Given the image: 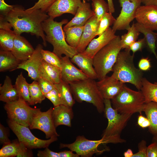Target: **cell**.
<instances>
[{
    "label": "cell",
    "mask_w": 157,
    "mask_h": 157,
    "mask_svg": "<svg viewBox=\"0 0 157 157\" xmlns=\"http://www.w3.org/2000/svg\"><path fill=\"white\" fill-rule=\"evenodd\" d=\"M69 84L75 100L79 103L85 101L91 103L96 107L99 113L104 112V99L95 80L88 78L73 82Z\"/></svg>",
    "instance_id": "5b68a950"
},
{
    "label": "cell",
    "mask_w": 157,
    "mask_h": 157,
    "mask_svg": "<svg viewBox=\"0 0 157 157\" xmlns=\"http://www.w3.org/2000/svg\"><path fill=\"white\" fill-rule=\"evenodd\" d=\"M0 142L3 145L11 142L8 138L7 129L1 124H0Z\"/></svg>",
    "instance_id": "bcb514c9"
},
{
    "label": "cell",
    "mask_w": 157,
    "mask_h": 157,
    "mask_svg": "<svg viewBox=\"0 0 157 157\" xmlns=\"http://www.w3.org/2000/svg\"><path fill=\"white\" fill-rule=\"evenodd\" d=\"M84 26H73L63 29L65 35L67 43L70 46L76 49L81 39Z\"/></svg>",
    "instance_id": "1f68e13d"
},
{
    "label": "cell",
    "mask_w": 157,
    "mask_h": 157,
    "mask_svg": "<svg viewBox=\"0 0 157 157\" xmlns=\"http://www.w3.org/2000/svg\"><path fill=\"white\" fill-rule=\"evenodd\" d=\"M138 66L139 69L142 71H148L151 67L150 60L147 57L142 58L140 60Z\"/></svg>",
    "instance_id": "f6af8a7d"
},
{
    "label": "cell",
    "mask_w": 157,
    "mask_h": 157,
    "mask_svg": "<svg viewBox=\"0 0 157 157\" xmlns=\"http://www.w3.org/2000/svg\"><path fill=\"white\" fill-rule=\"evenodd\" d=\"M140 91L144 97L146 103L151 101L157 103V81L152 83L143 77Z\"/></svg>",
    "instance_id": "d6a6232c"
},
{
    "label": "cell",
    "mask_w": 157,
    "mask_h": 157,
    "mask_svg": "<svg viewBox=\"0 0 157 157\" xmlns=\"http://www.w3.org/2000/svg\"><path fill=\"white\" fill-rule=\"evenodd\" d=\"M37 156L39 157H59L58 152L52 151L48 147L45 148L43 151H38Z\"/></svg>",
    "instance_id": "c3c4849f"
},
{
    "label": "cell",
    "mask_w": 157,
    "mask_h": 157,
    "mask_svg": "<svg viewBox=\"0 0 157 157\" xmlns=\"http://www.w3.org/2000/svg\"><path fill=\"white\" fill-rule=\"evenodd\" d=\"M94 15L90 3L83 0L74 17L64 26L63 29L73 26L85 25L88 20Z\"/></svg>",
    "instance_id": "44dd1931"
},
{
    "label": "cell",
    "mask_w": 157,
    "mask_h": 157,
    "mask_svg": "<svg viewBox=\"0 0 157 157\" xmlns=\"http://www.w3.org/2000/svg\"><path fill=\"white\" fill-rule=\"evenodd\" d=\"M133 154L132 150L130 149H128L124 154V155L125 157H132Z\"/></svg>",
    "instance_id": "9f6ffc18"
},
{
    "label": "cell",
    "mask_w": 157,
    "mask_h": 157,
    "mask_svg": "<svg viewBox=\"0 0 157 157\" xmlns=\"http://www.w3.org/2000/svg\"><path fill=\"white\" fill-rule=\"evenodd\" d=\"M73 151H64L58 152L59 157H79L80 156L77 154H74Z\"/></svg>",
    "instance_id": "816d5d0a"
},
{
    "label": "cell",
    "mask_w": 157,
    "mask_h": 157,
    "mask_svg": "<svg viewBox=\"0 0 157 157\" xmlns=\"http://www.w3.org/2000/svg\"><path fill=\"white\" fill-rule=\"evenodd\" d=\"M68 22L66 19L57 22L49 17L42 23L47 41L52 44L53 47V52L60 58L64 54L71 58L78 53L76 49L69 45L66 40L62 26Z\"/></svg>",
    "instance_id": "7a4b0ae2"
},
{
    "label": "cell",
    "mask_w": 157,
    "mask_h": 157,
    "mask_svg": "<svg viewBox=\"0 0 157 157\" xmlns=\"http://www.w3.org/2000/svg\"><path fill=\"white\" fill-rule=\"evenodd\" d=\"M37 81L44 95L55 88L54 84L42 78H39Z\"/></svg>",
    "instance_id": "b9f144b4"
},
{
    "label": "cell",
    "mask_w": 157,
    "mask_h": 157,
    "mask_svg": "<svg viewBox=\"0 0 157 157\" xmlns=\"http://www.w3.org/2000/svg\"><path fill=\"white\" fill-rule=\"evenodd\" d=\"M109 7V12L112 13L115 12V9L113 0H107Z\"/></svg>",
    "instance_id": "db71d44e"
},
{
    "label": "cell",
    "mask_w": 157,
    "mask_h": 157,
    "mask_svg": "<svg viewBox=\"0 0 157 157\" xmlns=\"http://www.w3.org/2000/svg\"><path fill=\"white\" fill-rule=\"evenodd\" d=\"M122 9L112 28L115 32L127 29L130 23L135 18L136 10L140 6L141 0H119Z\"/></svg>",
    "instance_id": "8fae6325"
},
{
    "label": "cell",
    "mask_w": 157,
    "mask_h": 157,
    "mask_svg": "<svg viewBox=\"0 0 157 157\" xmlns=\"http://www.w3.org/2000/svg\"><path fill=\"white\" fill-rule=\"evenodd\" d=\"M40 78L46 79L54 84L61 81V68L48 63L43 60L40 70Z\"/></svg>",
    "instance_id": "d4e9b609"
},
{
    "label": "cell",
    "mask_w": 157,
    "mask_h": 157,
    "mask_svg": "<svg viewBox=\"0 0 157 157\" xmlns=\"http://www.w3.org/2000/svg\"></svg>",
    "instance_id": "94428289"
},
{
    "label": "cell",
    "mask_w": 157,
    "mask_h": 157,
    "mask_svg": "<svg viewBox=\"0 0 157 157\" xmlns=\"http://www.w3.org/2000/svg\"><path fill=\"white\" fill-rule=\"evenodd\" d=\"M146 45V41L144 37L132 44L130 46L129 49L133 52V54L134 55L136 52L141 51Z\"/></svg>",
    "instance_id": "7bdbcfd3"
},
{
    "label": "cell",
    "mask_w": 157,
    "mask_h": 157,
    "mask_svg": "<svg viewBox=\"0 0 157 157\" xmlns=\"http://www.w3.org/2000/svg\"><path fill=\"white\" fill-rule=\"evenodd\" d=\"M137 22L152 31H157V6L152 5L140 6L135 18Z\"/></svg>",
    "instance_id": "5bb4252c"
},
{
    "label": "cell",
    "mask_w": 157,
    "mask_h": 157,
    "mask_svg": "<svg viewBox=\"0 0 157 157\" xmlns=\"http://www.w3.org/2000/svg\"><path fill=\"white\" fill-rule=\"evenodd\" d=\"M16 35L30 33L42 39L43 45L47 46L46 35L42 23L49 16L40 9H25L22 6L14 5L13 8L5 17Z\"/></svg>",
    "instance_id": "6da1fadb"
},
{
    "label": "cell",
    "mask_w": 157,
    "mask_h": 157,
    "mask_svg": "<svg viewBox=\"0 0 157 157\" xmlns=\"http://www.w3.org/2000/svg\"><path fill=\"white\" fill-rule=\"evenodd\" d=\"M111 100L113 108L121 113L141 114L146 104L144 97L140 90H133L126 85Z\"/></svg>",
    "instance_id": "8992f818"
},
{
    "label": "cell",
    "mask_w": 157,
    "mask_h": 157,
    "mask_svg": "<svg viewBox=\"0 0 157 157\" xmlns=\"http://www.w3.org/2000/svg\"><path fill=\"white\" fill-rule=\"evenodd\" d=\"M54 85L60 95L61 105L72 108L75 102L69 84L61 80Z\"/></svg>",
    "instance_id": "83f0119b"
},
{
    "label": "cell",
    "mask_w": 157,
    "mask_h": 157,
    "mask_svg": "<svg viewBox=\"0 0 157 157\" xmlns=\"http://www.w3.org/2000/svg\"><path fill=\"white\" fill-rule=\"evenodd\" d=\"M125 83L113 77L106 76L97 82L98 88L104 99L111 100L122 90Z\"/></svg>",
    "instance_id": "9a60e30c"
},
{
    "label": "cell",
    "mask_w": 157,
    "mask_h": 157,
    "mask_svg": "<svg viewBox=\"0 0 157 157\" xmlns=\"http://www.w3.org/2000/svg\"><path fill=\"white\" fill-rule=\"evenodd\" d=\"M43 46L38 44L31 56L27 60L22 61L15 69H22L26 71L28 76L34 81L40 78V73L43 59L41 53Z\"/></svg>",
    "instance_id": "4fadbf2b"
},
{
    "label": "cell",
    "mask_w": 157,
    "mask_h": 157,
    "mask_svg": "<svg viewBox=\"0 0 157 157\" xmlns=\"http://www.w3.org/2000/svg\"><path fill=\"white\" fill-rule=\"evenodd\" d=\"M35 49L25 38L21 35H16L11 51L18 60L21 62L27 60L33 54Z\"/></svg>",
    "instance_id": "ffe728a7"
},
{
    "label": "cell",
    "mask_w": 157,
    "mask_h": 157,
    "mask_svg": "<svg viewBox=\"0 0 157 157\" xmlns=\"http://www.w3.org/2000/svg\"><path fill=\"white\" fill-rule=\"evenodd\" d=\"M72 62L76 64L80 69L89 78L95 80L97 76L93 66V58L78 53L70 59Z\"/></svg>",
    "instance_id": "cb8c5ba5"
},
{
    "label": "cell",
    "mask_w": 157,
    "mask_h": 157,
    "mask_svg": "<svg viewBox=\"0 0 157 157\" xmlns=\"http://www.w3.org/2000/svg\"><path fill=\"white\" fill-rule=\"evenodd\" d=\"M112 28L109 27L97 38L93 39L82 53L84 55L93 58L95 54L101 49L116 37Z\"/></svg>",
    "instance_id": "d6986e66"
},
{
    "label": "cell",
    "mask_w": 157,
    "mask_h": 157,
    "mask_svg": "<svg viewBox=\"0 0 157 157\" xmlns=\"http://www.w3.org/2000/svg\"><path fill=\"white\" fill-rule=\"evenodd\" d=\"M69 58L65 56L60 58L61 80L69 84L88 78L86 75L72 64Z\"/></svg>",
    "instance_id": "e0dca14e"
},
{
    "label": "cell",
    "mask_w": 157,
    "mask_h": 157,
    "mask_svg": "<svg viewBox=\"0 0 157 157\" xmlns=\"http://www.w3.org/2000/svg\"><path fill=\"white\" fill-rule=\"evenodd\" d=\"M29 91L31 99L33 105L41 103L46 98L38 81H34L29 84Z\"/></svg>",
    "instance_id": "d590c367"
},
{
    "label": "cell",
    "mask_w": 157,
    "mask_h": 157,
    "mask_svg": "<svg viewBox=\"0 0 157 157\" xmlns=\"http://www.w3.org/2000/svg\"><path fill=\"white\" fill-rule=\"evenodd\" d=\"M44 96L46 98L52 102L54 107L61 105L60 95L56 88L44 95Z\"/></svg>",
    "instance_id": "60d3db41"
},
{
    "label": "cell",
    "mask_w": 157,
    "mask_h": 157,
    "mask_svg": "<svg viewBox=\"0 0 157 157\" xmlns=\"http://www.w3.org/2000/svg\"><path fill=\"white\" fill-rule=\"evenodd\" d=\"M147 117L143 116L141 114L138 116L137 123L138 125L140 126L141 124L146 119Z\"/></svg>",
    "instance_id": "11a10c76"
},
{
    "label": "cell",
    "mask_w": 157,
    "mask_h": 157,
    "mask_svg": "<svg viewBox=\"0 0 157 157\" xmlns=\"http://www.w3.org/2000/svg\"><path fill=\"white\" fill-rule=\"evenodd\" d=\"M143 111L150 122L149 131L154 135H157V103L153 101L146 103Z\"/></svg>",
    "instance_id": "f1b7e54d"
},
{
    "label": "cell",
    "mask_w": 157,
    "mask_h": 157,
    "mask_svg": "<svg viewBox=\"0 0 157 157\" xmlns=\"http://www.w3.org/2000/svg\"><path fill=\"white\" fill-rule=\"evenodd\" d=\"M16 35L13 30L0 29L1 50L11 51L13 48Z\"/></svg>",
    "instance_id": "836d02e7"
},
{
    "label": "cell",
    "mask_w": 157,
    "mask_h": 157,
    "mask_svg": "<svg viewBox=\"0 0 157 157\" xmlns=\"http://www.w3.org/2000/svg\"><path fill=\"white\" fill-rule=\"evenodd\" d=\"M134 56L131 54L129 49L120 51L113 67L111 76L124 83L133 84L138 90H140L143 73L135 66Z\"/></svg>",
    "instance_id": "3957f363"
},
{
    "label": "cell",
    "mask_w": 157,
    "mask_h": 157,
    "mask_svg": "<svg viewBox=\"0 0 157 157\" xmlns=\"http://www.w3.org/2000/svg\"><path fill=\"white\" fill-rule=\"evenodd\" d=\"M53 108L51 107L45 112H42L38 108L34 114L31 125L30 129H38L45 134L46 138L59 136L57 133L52 115Z\"/></svg>",
    "instance_id": "7c38bea8"
},
{
    "label": "cell",
    "mask_w": 157,
    "mask_h": 157,
    "mask_svg": "<svg viewBox=\"0 0 157 157\" xmlns=\"http://www.w3.org/2000/svg\"><path fill=\"white\" fill-rule=\"evenodd\" d=\"M115 20L112 13L109 12L106 13L100 21L97 35L99 36L102 34L110 26L113 24Z\"/></svg>",
    "instance_id": "74e56055"
},
{
    "label": "cell",
    "mask_w": 157,
    "mask_h": 157,
    "mask_svg": "<svg viewBox=\"0 0 157 157\" xmlns=\"http://www.w3.org/2000/svg\"><path fill=\"white\" fill-rule=\"evenodd\" d=\"M19 98L18 93L14 85H12L11 79L6 76L3 84L0 85V100L7 103Z\"/></svg>",
    "instance_id": "484cf974"
},
{
    "label": "cell",
    "mask_w": 157,
    "mask_h": 157,
    "mask_svg": "<svg viewBox=\"0 0 157 157\" xmlns=\"http://www.w3.org/2000/svg\"><path fill=\"white\" fill-rule=\"evenodd\" d=\"M12 27L5 17L0 15V29L11 30Z\"/></svg>",
    "instance_id": "f907efd6"
},
{
    "label": "cell",
    "mask_w": 157,
    "mask_h": 157,
    "mask_svg": "<svg viewBox=\"0 0 157 157\" xmlns=\"http://www.w3.org/2000/svg\"><path fill=\"white\" fill-rule=\"evenodd\" d=\"M110 100L104 99V112L108 120V124L102 136L112 138L119 143L125 142L126 140L121 138L120 134L133 114L119 113L112 106Z\"/></svg>",
    "instance_id": "52a82bcc"
},
{
    "label": "cell",
    "mask_w": 157,
    "mask_h": 157,
    "mask_svg": "<svg viewBox=\"0 0 157 157\" xmlns=\"http://www.w3.org/2000/svg\"><path fill=\"white\" fill-rule=\"evenodd\" d=\"M122 49L119 35L112 40L99 50L93 58V66L99 80L104 78L112 71L118 56Z\"/></svg>",
    "instance_id": "277c9868"
},
{
    "label": "cell",
    "mask_w": 157,
    "mask_h": 157,
    "mask_svg": "<svg viewBox=\"0 0 157 157\" xmlns=\"http://www.w3.org/2000/svg\"><path fill=\"white\" fill-rule=\"evenodd\" d=\"M108 143H114L113 140L109 137H102L99 140H92L86 139L83 135L77 136L75 141L71 144L60 143V148H67L82 157H90L94 154H100L104 152L108 151L105 148L99 149L102 144Z\"/></svg>",
    "instance_id": "ba28073f"
},
{
    "label": "cell",
    "mask_w": 157,
    "mask_h": 157,
    "mask_svg": "<svg viewBox=\"0 0 157 157\" xmlns=\"http://www.w3.org/2000/svg\"><path fill=\"white\" fill-rule=\"evenodd\" d=\"M147 157H157V143L152 142L147 147Z\"/></svg>",
    "instance_id": "681fc988"
},
{
    "label": "cell",
    "mask_w": 157,
    "mask_h": 157,
    "mask_svg": "<svg viewBox=\"0 0 157 157\" xmlns=\"http://www.w3.org/2000/svg\"><path fill=\"white\" fill-rule=\"evenodd\" d=\"M99 22L94 15L85 24L81 39L76 49L78 53L83 52L90 42L97 36Z\"/></svg>",
    "instance_id": "ac0fdd59"
},
{
    "label": "cell",
    "mask_w": 157,
    "mask_h": 157,
    "mask_svg": "<svg viewBox=\"0 0 157 157\" xmlns=\"http://www.w3.org/2000/svg\"><path fill=\"white\" fill-rule=\"evenodd\" d=\"M8 124L17 137L19 141L29 149L45 148L58 140L57 137L54 136L47 140H43L35 137L29 127L8 121Z\"/></svg>",
    "instance_id": "30bf717a"
},
{
    "label": "cell",
    "mask_w": 157,
    "mask_h": 157,
    "mask_svg": "<svg viewBox=\"0 0 157 157\" xmlns=\"http://www.w3.org/2000/svg\"><path fill=\"white\" fill-rule=\"evenodd\" d=\"M82 1L81 0H56L47 13L49 17L53 19L65 13L75 15Z\"/></svg>",
    "instance_id": "2e32d148"
},
{
    "label": "cell",
    "mask_w": 157,
    "mask_h": 157,
    "mask_svg": "<svg viewBox=\"0 0 157 157\" xmlns=\"http://www.w3.org/2000/svg\"><path fill=\"white\" fill-rule=\"evenodd\" d=\"M85 0V1H90L91 0Z\"/></svg>",
    "instance_id": "680465c9"
},
{
    "label": "cell",
    "mask_w": 157,
    "mask_h": 157,
    "mask_svg": "<svg viewBox=\"0 0 157 157\" xmlns=\"http://www.w3.org/2000/svg\"><path fill=\"white\" fill-rule=\"evenodd\" d=\"M127 30V33L122 35L120 40L122 49H129L130 45L137 40L140 33L136 28L134 23Z\"/></svg>",
    "instance_id": "e575fe53"
},
{
    "label": "cell",
    "mask_w": 157,
    "mask_h": 157,
    "mask_svg": "<svg viewBox=\"0 0 157 157\" xmlns=\"http://www.w3.org/2000/svg\"><path fill=\"white\" fill-rule=\"evenodd\" d=\"M29 85V84L24 77L22 72H21L16 78L14 86L18 93L19 98L23 99L29 105H33L30 95Z\"/></svg>",
    "instance_id": "4dcf8cb0"
},
{
    "label": "cell",
    "mask_w": 157,
    "mask_h": 157,
    "mask_svg": "<svg viewBox=\"0 0 157 157\" xmlns=\"http://www.w3.org/2000/svg\"><path fill=\"white\" fill-rule=\"evenodd\" d=\"M135 25L138 31L144 35L146 46L150 52L154 55L157 61V54L156 51L157 33H154L153 31L146 28L138 22L135 23Z\"/></svg>",
    "instance_id": "f546056e"
},
{
    "label": "cell",
    "mask_w": 157,
    "mask_h": 157,
    "mask_svg": "<svg viewBox=\"0 0 157 157\" xmlns=\"http://www.w3.org/2000/svg\"><path fill=\"white\" fill-rule=\"evenodd\" d=\"M92 10L97 20L100 21L103 16L109 12L108 3L104 0H92Z\"/></svg>",
    "instance_id": "8d00e7d4"
},
{
    "label": "cell",
    "mask_w": 157,
    "mask_h": 157,
    "mask_svg": "<svg viewBox=\"0 0 157 157\" xmlns=\"http://www.w3.org/2000/svg\"><path fill=\"white\" fill-rule=\"evenodd\" d=\"M56 0H38L30 9H40L42 12L47 13L48 10Z\"/></svg>",
    "instance_id": "ab89813d"
},
{
    "label": "cell",
    "mask_w": 157,
    "mask_h": 157,
    "mask_svg": "<svg viewBox=\"0 0 157 157\" xmlns=\"http://www.w3.org/2000/svg\"><path fill=\"white\" fill-rule=\"evenodd\" d=\"M152 142H155L157 143V135H154L152 139Z\"/></svg>",
    "instance_id": "6f0895ef"
},
{
    "label": "cell",
    "mask_w": 157,
    "mask_h": 157,
    "mask_svg": "<svg viewBox=\"0 0 157 157\" xmlns=\"http://www.w3.org/2000/svg\"><path fill=\"white\" fill-rule=\"evenodd\" d=\"M19 140L4 144L0 150V157H32V151Z\"/></svg>",
    "instance_id": "7402d4cb"
},
{
    "label": "cell",
    "mask_w": 157,
    "mask_h": 157,
    "mask_svg": "<svg viewBox=\"0 0 157 157\" xmlns=\"http://www.w3.org/2000/svg\"><path fill=\"white\" fill-rule=\"evenodd\" d=\"M23 99L6 103L4 108L9 120L18 124L29 127L38 108L30 107Z\"/></svg>",
    "instance_id": "9c48e42d"
},
{
    "label": "cell",
    "mask_w": 157,
    "mask_h": 157,
    "mask_svg": "<svg viewBox=\"0 0 157 157\" xmlns=\"http://www.w3.org/2000/svg\"><path fill=\"white\" fill-rule=\"evenodd\" d=\"M147 148L146 141L142 140L138 144V152L133 154L132 157H147Z\"/></svg>",
    "instance_id": "ee69618b"
},
{
    "label": "cell",
    "mask_w": 157,
    "mask_h": 157,
    "mask_svg": "<svg viewBox=\"0 0 157 157\" xmlns=\"http://www.w3.org/2000/svg\"><path fill=\"white\" fill-rule=\"evenodd\" d=\"M52 115L56 128L60 125L71 127L72 120L74 117L72 108L63 105L54 107Z\"/></svg>",
    "instance_id": "603a6c76"
},
{
    "label": "cell",
    "mask_w": 157,
    "mask_h": 157,
    "mask_svg": "<svg viewBox=\"0 0 157 157\" xmlns=\"http://www.w3.org/2000/svg\"><path fill=\"white\" fill-rule=\"evenodd\" d=\"M156 42H157V40H156Z\"/></svg>",
    "instance_id": "91938a15"
},
{
    "label": "cell",
    "mask_w": 157,
    "mask_h": 157,
    "mask_svg": "<svg viewBox=\"0 0 157 157\" xmlns=\"http://www.w3.org/2000/svg\"><path fill=\"white\" fill-rule=\"evenodd\" d=\"M41 53L43 60L47 63L61 68V60L53 52L43 49Z\"/></svg>",
    "instance_id": "f35d334b"
},
{
    "label": "cell",
    "mask_w": 157,
    "mask_h": 157,
    "mask_svg": "<svg viewBox=\"0 0 157 157\" xmlns=\"http://www.w3.org/2000/svg\"><path fill=\"white\" fill-rule=\"evenodd\" d=\"M21 62L11 51L0 50V72L13 71Z\"/></svg>",
    "instance_id": "4316f807"
},
{
    "label": "cell",
    "mask_w": 157,
    "mask_h": 157,
    "mask_svg": "<svg viewBox=\"0 0 157 157\" xmlns=\"http://www.w3.org/2000/svg\"><path fill=\"white\" fill-rule=\"evenodd\" d=\"M144 5H152L157 6V0H141Z\"/></svg>",
    "instance_id": "f5cc1de1"
},
{
    "label": "cell",
    "mask_w": 157,
    "mask_h": 157,
    "mask_svg": "<svg viewBox=\"0 0 157 157\" xmlns=\"http://www.w3.org/2000/svg\"><path fill=\"white\" fill-rule=\"evenodd\" d=\"M14 6V5L8 4L5 2L4 0H0V15L5 17L13 8Z\"/></svg>",
    "instance_id": "7dc6e473"
}]
</instances>
